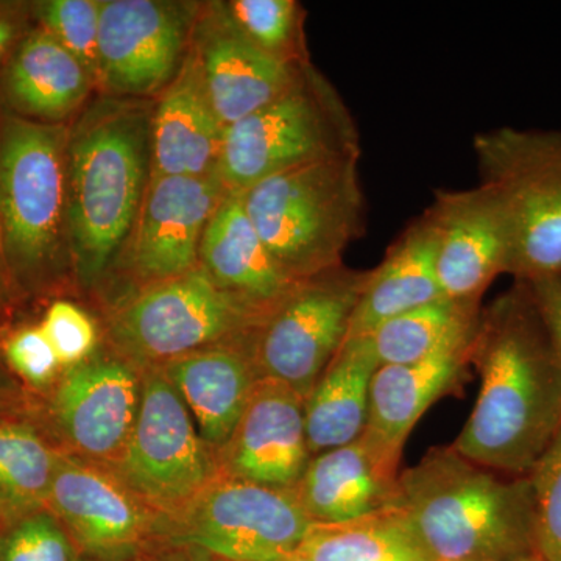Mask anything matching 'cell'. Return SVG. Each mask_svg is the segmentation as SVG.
<instances>
[{
	"mask_svg": "<svg viewBox=\"0 0 561 561\" xmlns=\"http://www.w3.org/2000/svg\"><path fill=\"white\" fill-rule=\"evenodd\" d=\"M478 400L453 448L502 474L527 476L561 431V359L529 284L481 309L471 343Z\"/></svg>",
	"mask_w": 561,
	"mask_h": 561,
	"instance_id": "obj_1",
	"label": "cell"
},
{
	"mask_svg": "<svg viewBox=\"0 0 561 561\" xmlns=\"http://www.w3.org/2000/svg\"><path fill=\"white\" fill-rule=\"evenodd\" d=\"M151 122L153 111L142 103L106 99L69 128V256L84 289L130 239L151 179Z\"/></svg>",
	"mask_w": 561,
	"mask_h": 561,
	"instance_id": "obj_2",
	"label": "cell"
},
{
	"mask_svg": "<svg viewBox=\"0 0 561 561\" xmlns=\"http://www.w3.org/2000/svg\"><path fill=\"white\" fill-rule=\"evenodd\" d=\"M400 507L434 561H513L535 553L529 474L489 470L435 446L400 474Z\"/></svg>",
	"mask_w": 561,
	"mask_h": 561,
	"instance_id": "obj_3",
	"label": "cell"
},
{
	"mask_svg": "<svg viewBox=\"0 0 561 561\" xmlns=\"http://www.w3.org/2000/svg\"><path fill=\"white\" fill-rule=\"evenodd\" d=\"M360 154L306 162L242 192L243 209L291 279H311L343 264L365 232Z\"/></svg>",
	"mask_w": 561,
	"mask_h": 561,
	"instance_id": "obj_4",
	"label": "cell"
},
{
	"mask_svg": "<svg viewBox=\"0 0 561 561\" xmlns=\"http://www.w3.org/2000/svg\"><path fill=\"white\" fill-rule=\"evenodd\" d=\"M68 125L0 111V247L18 286H50L70 264Z\"/></svg>",
	"mask_w": 561,
	"mask_h": 561,
	"instance_id": "obj_5",
	"label": "cell"
},
{
	"mask_svg": "<svg viewBox=\"0 0 561 561\" xmlns=\"http://www.w3.org/2000/svg\"><path fill=\"white\" fill-rule=\"evenodd\" d=\"M360 154V131L339 91L311 65L286 94L225 130L216 173L228 194L306 162Z\"/></svg>",
	"mask_w": 561,
	"mask_h": 561,
	"instance_id": "obj_6",
	"label": "cell"
},
{
	"mask_svg": "<svg viewBox=\"0 0 561 561\" xmlns=\"http://www.w3.org/2000/svg\"><path fill=\"white\" fill-rule=\"evenodd\" d=\"M481 183L500 198L513 232L515 280L561 275V128L500 127L472 139Z\"/></svg>",
	"mask_w": 561,
	"mask_h": 561,
	"instance_id": "obj_7",
	"label": "cell"
},
{
	"mask_svg": "<svg viewBox=\"0 0 561 561\" xmlns=\"http://www.w3.org/2000/svg\"><path fill=\"white\" fill-rule=\"evenodd\" d=\"M214 283L202 265L153 284L111 320V337L127 360L154 368L205 348L242 341L265 320Z\"/></svg>",
	"mask_w": 561,
	"mask_h": 561,
	"instance_id": "obj_8",
	"label": "cell"
},
{
	"mask_svg": "<svg viewBox=\"0 0 561 561\" xmlns=\"http://www.w3.org/2000/svg\"><path fill=\"white\" fill-rule=\"evenodd\" d=\"M312 524L294 490L220 474L179 511L160 515L154 545L190 546L224 561H279L300 551Z\"/></svg>",
	"mask_w": 561,
	"mask_h": 561,
	"instance_id": "obj_9",
	"label": "cell"
},
{
	"mask_svg": "<svg viewBox=\"0 0 561 561\" xmlns=\"http://www.w3.org/2000/svg\"><path fill=\"white\" fill-rule=\"evenodd\" d=\"M110 468L160 515L179 511L221 474L217 454L160 367L142 373L135 426Z\"/></svg>",
	"mask_w": 561,
	"mask_h": 561,
	"instance_id": "obj_10",
	"label": "cell"
},
{
	"mask_svg": "<svg viewBox=\"0 0 561 561\" xmlns=\"http://www.w3.org/2000/svg\"><path fill=\"white\" fill-rule=\"evenodd\" d=\"M367 275L342 264L301 280L254 331L261 378L286 383L306 400L348 339Z\"/></svg>",
	"mask_w": 561,
	"mask_h": 561,
	"instance_id": "obj_11",
	"label": "cell"
},
{
	"mask_svg": "<svg viewBox=\"0 0 561 561\" xmlns=\"http://www.w3.org/2000/svg\"><path fill=\"white\" fill-rule=\"evenodd\" d=\"M47 507L88 559H140L157 542L160 513L99 461L58 456Z\"/></svg>",
	"mask_w": 561,
	"mask_h": 561,
	"instance_id": "obj_12",
	"label": "cell"
},
{
	"mask_svg": "<svg viewBox=\"0 0 561 561\" xmlns=\"http://www.w3.org/2000/svg\"><path fill=\"white\" fill-rule=\"evenodd\" d=\"M190 9L157 0H106L99 27V77L114 95L164 91L187 57Z\"/></svg>",
	"mask_w": 561,
	"mask_h": 561,
	"instance_id": "obj_13",
	"label": "cell"
},
{
	"mask_svg": "<svg viewBox=\"0 0 561 561\" xmlns=\"http://www.w3.org/2000/svg\"><path fill=\"white\" fill-rule=\"evenodd\" d=\"M424 216L434 232L443 297L481 302L493 280L511 272L513 232L500 198L483 183L438 190Z\"/></svg>",
	"mask_w": 561,
	"mask_h": 561,
	"instance_id": "obj_14",
	"label": "cell"
},
{
	"mask_svg": "<svg viewBox=\"0 0 561 561\" xmlns=\"http://www.w3.org/2000/svg\"><path fill=\"white\" fill-rule=\"evenodd\" d=\"M217 173L151 176L130 234V265L147 286L194 271L210 217L224 201Z\"/></svg>",
	"mask_w": 561,
	"mask_h": 561,
	"instance_id": "obj_15",
	"label": "cell"
},
{
	"mask_svg": "<svg viewBox=\"0 0 561 561\" xmlns=\"http://www.w3.org/2000/svg\"><path fill=\"white\" fill-rule=\"evenodd\" d=\"M140 393L142 375L130 360L91 357L62 378L55 419L84 459L113 467L130 438Z\"/></svg>",
	"mask_w": 561,
	"mask_h": 561,
	"instance_id": "obj_16",
	"label": "cell"
},
{
	"mask_svg": "<svg viewBox=\"0 0 561 561\" xmlns=\"http://www.w3.org/2000/svg\"><path fill=\"white\" fill-rule=\"evenodd\" d=\"M217 459L221 474L272 489L294 490L312 459L305 398L286 383L261 378Z\"/></svg>",
	"mask_w": 561,
	"mask_h": 561,
	"instance_id": "obj_17",
	"label": "cell"
},
{
	"mask_svg": "<svg viewBox=\"0 0 561 561\" xmlns=\"http://www.w3.org/2000/svg\"><path fill=\"white\" fill-rule=\"evenodd\" d=\"M210 105L225 127L291 90L309 65L279 60L247 39L224 7L201 27L194 47Z\"/></svg>",
	"mask_w": 561,
	"mask_h": 561,
	"instance_id": "obj_18",
	"label": "cell"
},
{
	"mask_svg": "<svg viewBox=\"0 0 561 561\" xmlns=\"http://www.w3.org/2000/svg\"><path fill=\"white\" fill-rule=\"evenodd\" d=\"M400 465L370 438L313 456L294 489L313 524H343L400 505Z\"/></svg>",
	"mask_w": 561,
	"mask_h": 561,
	"instance_id": "obj_19",
	"label": "cell"
},
{
	"mask_svg": "<svg viewBox=\"0 0 561 561\" xmlns=\"http://www.w3.org/2000/svg\"><path fill=\"white\" fill-rule=\"evenodd\" d=\"M474 330L419 362L381 365L371 382L365 437L401 460L409 435L431 405L463 391Z\"/></svg>",
	"mask_w": 561,
	"mask_h": 561,
	"instance_id": "obj_20",
	"label": "cell"
},
{
	"mask_svg": "<svg viewBox=\"0 0 561 561\" xmlns=\"http://www.w3.org/2000/svg\"><path fill=\"white\" fill-rule=\"evenodd\" d=\"M253 334L195 351L160 367L186 404L203 442L217 456L230 440L261 379L251 346Z\"/></svg>",
	"mask_w": 561,
	"mask_h": 561,
	"instance_id": "obj_21",
	"label": "cell"
},
{
	"mask_svg": "<svg viewBox=\"0 0 561 561\" xmlns=\"http://www.w3.org/2000/svg\"><path fill=\"white\" fill-rule=\"evenodd\" d=\"M94 77L33 22L0 68V111L62 125L87 101Z\"/></svg>",
	"mask_w": 561,
	"mask_h": 561,
	"instance_id": "obj_22",
	"label": "cell"
},
{
	"mask_svg": "<svg viewBox=\"0 0 561 561\" xmlns=\"http://www.w3.org/2000/svg\"><path fill=\"white\" fill-rule=\"evenodd\" d=\"M225 130L210 105L197 55L191 49L153 111L151 176L216 172Z\"/></svg>",
	"mask_w": 561,
	"mask_h": 561,
	"instance_id": "obj_23",
	"label": "cell"
},
{
	"mask_svg": "<svg viewBox=\"0 0 561 561\" xmlns=\"http://www.w3.org/2000/svg\"><path fill=\"white\" fill-rule=\"evenodd\" d=\"M201 265L221 289L268 316L298 286L273 260L243 209L241 194H227L201 243Z\"/></svg>",
	"mask_w": 561,
	"mask_h": 561,
	"instance_id": "obj_24",
	"label": "cell"
},
{
	"mask_svg": "<svg viewBox=\"0 0 561 561\" xmlns=\"http://www.w3.org/2000/svg\"><path fill=\"white\" fill-rule=\"evenodd\" d=\"M442 297L434 232L423 213L391 242L382 261L368 271L348 337L370 335L383 321Z\"/></svg>",
	"mask_w": 561,
	"mask_h": 561,
	"instance_id": "obj_25",
	"label": "cell"
},
{
	"mask_svg": "<svg viewBox=\"0 0 561 561\" xmlns=\"http://www.w3.org/2000/svg\"><path fill=\"white\" fill-rule=\"evenodd\" d=\"M379 360L368 335L348 337L305 400L312 457L350 445L367 430L373 378Z\"/></svg>",
	"mask_w": 561,
	"mask_h": 561,
	"instance_id": "obj_26",
	"label": "cell"
},
{
	"mask_svg": "<svg viewBox=\"0 0 561 561\" xmlns=\"http://www.w3.org/2000/svg\"><path fill=\"white\" fill-rule=\"evenodd\" d=\"M300 552L312 561H434L400 505L343 524H312Z\"/></svg>",
	"mask_w": 561,
	"mask_h": 561,
	"instance_id": "obj_27",
	"label": "cell"
},
{
	"mask_svg": "<svg viewBox=\"0 0 561 561\" xmlns=\"http://www.w3.org/2000/svg\"><path fill=\"white\" fill-rule=\"evenodd\" d=\"M481 302L442 297L383 321L370 337L381 365L419 362L474 330Z\"/></svg>",
	"mask_w": 561,
	"mask_h": 561,
	"instance_id": "obj_28",
	"label": "cell"
},
{
	"mask_svg": "<svg viewBox=\"0 0 561 561\" xmlns=\"http://www.w3.org/2000/svg\"><path fill=\"white\" fill-rule=\"evenodd\" d=\"M58 456L32 427L0 426V497L21 516L47 505Z\"/></svg>",
	"mask_w": 561,
	"mask_h": 561,
	"instance_id": "obj_29",
	"label": "cell"
},
{
	"mask_svg": "<svg viewBox=\"0 0 561 561\" xmlns=\"http://www.w3.org/2000/svg\"><path fill=\"white\" fill-rule=\"evenodd\" d=\"M254 46L291 65H309L302 43V9L295 0H232L224 7Z\"/></svg>",
	"mask_w": 561,
	"mask_h": 561,
	"instance_id": "obj_30",
	"label": "cell"
},
{
	"mask_svg": "<svg viewBox=\"0 0 561 561\" xmlns=\"http://www.w3.org/2000/svg\"><path fill=\"white\" fill-rule=\"evenodd\" d=\"M102 2L95 0H46L32 3L33 22L49 32L84 66L99 77V27Z\"/></svg>",
	"mask_w": 561,
	"mask_h": 561,
	"instance_id": "obj_31",
	"label": "cell"
},
{
	"mask_svg": "<svg viewBox=\"0 0 561 561\" xmlns=\"http://www.w3.org/2000/svg\"><path fill=\"white\" fill-rule=\"evenodd\" d=\"M79 557L51 512L28 513L9 529H0V561H77Z\"/></svg>",
	"mask_w": 561,
	"mask_h": 561,
	"instance_id": "obj_32",
	"label": "cell"
},
{
	"mask_svg": "<svg viewBox=\"0 0 561 561\" xmlns=\"http://www.w3.org/2000/svg\"><path fill=\"white\" fill-rule=\"evenodd\" d=\"M535 508V553L561 561V431L529 472Z\"/></svg>",
	"mask_w": 561,
	"mask_h": 561,
	"instance_id": "obj_33",
	"label": "cell"
},
{
	"mask_svg": "<svg viewBox=\"0 0 561 561\" xmlns=\"http://www.w3.org/2000/svg\"><path fill=\"white\" fill-rule=\"evenodd\" d=\"M39 327L49 339L62 368H73L91 359L98 345V330L91 317L79 306L66 300L51 302Z\"/></svg>",
	"mask_w": 561,
	"mask_h": 561,
	"instance_id": "obj_34",
	"label": "cell"
},
{
	"mask_svg": "<svg viewBox=\"0 0 561 561\" xmlns=\"http://www.w3.org/2000/svg\"><path fill=\"white\" fill-rule=\"evenodd\" d=\"M3 354L25 382L43 389L57 378L62 365L41 327H24L3 343Z\"/></svg>",
	"mask_w": 561,
	"mask_h": 561,
	"instance_id": "obj_35",
	"label": "cell"
},
{
	"mask_svg": "<svg viewBox=\"0 0 561 561\" xmlns=\"http://www.w3.org/2000/svg\"><path fill=\"white\" fill-rule=\"evenodd\" d=\"M527 284L561 359V275Z\"/></svg>",
	"mask_w": 561,
	"mask_h": 561,
	"instance_id": "obj_36",
	"label": "cell"
},
{
	"mask_svg": "<svg viewBox=\"0 0 561 561\" xmlns=\"http://www.w3.org/2000/svg\"><path fill=\"white\" fill-rule=\"evenodd\" d=\"M32 25V5L0 2V68Z\"/></svg>",
	"mask_w": 561,
	"mask_h": 561,
	"instance_id": "obj_37",
	"label": "cell"
},
{
	"mask_svg": "<svg viewBox=\"0 0 561 561\" xmlns=\"http://www.w3.org/2000/svg\"><path fill=\"white\" fill-rule=\"evenodd\" d=\"M144 561H224L190 546L154 545L144 553Z\"/></svg>",
	"mask_w": 561,
	"mask_h": 561,
	"instance_id": "obj_38",
	"label": "cell"
},
{
	"mask_svg": "<svg viewBox=\"0 0 561 561\" xmlns=\"http://www.w3.org/2000/svg\"><path fill=\"white\" fill-rule=\"evenodd\" d=\"M9 275H7L5 262H3L2 247H0V309L9 298Z\"/></svg>",
	"mask_w": 561,
	"mask_h": 561,
	"instance_id": "obj_39",
	"label": "cell"
},
{
	"mask_svg": "<svg viewBox=\"0 0 561 561\" xmlns=\"http://www.w3.org/2000/svg\"><path fill=\"white\" fill-rule=\"evenodd\" d=\"M279 561H312V560L309 559V557H306L305 553L298 551V552L291 553V556L286 557V559H283Z\"/></svg>",
	"mask_w": 561,
	"mask_h": 561,
	"instance_id": "obj_40",
	"label": "cell"
},
{
	"mask_svg": "<svg viewBox=\"0 0 561 561\" xmlns=\"http://www.w3.org/2000/svg\"><path fill=\"white\" fill-rule=\"evenodd\" d=\"M7 505L5 502L2 501V497H0V529H3V523H5L7 518Z\"/></svg>",
	"mask_w": 561,
	"mask_h": 561,
	"instance_id": "obj_41",
	"label": "cell"
},
{
	"mask_svg": "<svg viewBox=\"0 0 561 561\" xmlns=\"http://www.w3.org/2000/svg\"><path fill=\"white\" fill-rule=\"evenodd\" d=\"M77 561H103V560H95V559H88V557H79V560ZM119 561H144L142 557L140 559H133V560H119Z\"/></svg>",
	"mask_w": 561,
	"mask_h": 561,
	"instance_id": "obj_42",
	"label": "cell"
},
{
	"mask_svg": "<svg viewBox=\"0 0 561 561\" xmlns=\"http://www.w3.org/2000/svg\"><path fill=\"white\" fill-rule=\"evenodd\" d=\"M513 561H541L538 559L537 556L527 557V559H519V560H513Z\"/></svg>",
	"mask_w": 561,
	"mask_h": 561,
	"instance_id": "obj_43",
	"label": "cell"
}]
</instances>
